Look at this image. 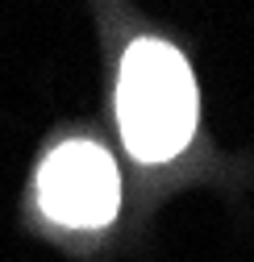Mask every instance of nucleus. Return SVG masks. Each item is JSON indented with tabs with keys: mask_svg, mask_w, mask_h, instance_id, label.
<instances>
[{
	"mask_svg": "<svg viewBox=\"0 0 254 262\" xmlns=\"http://www.w3.org/2000/svg\"><path fill=\"white\" fill-rule=\"evenodd\" d=\"M117 125L130 154L142 162H167L192 142L196 79L175 46L142 38L125 50L117 79Z\"/></svg>",
	"mask_w": 254,
	"mask_h": 262,
	"instance_id": "1",
	"label": "nucleus"
},
{
	"mask_svg": "<svg viewBox=\"0 0 254 262\" xmlns=\"http://www.w3.org/2000/svg\"><path fill=\"white\" fill-rule=\"evenodd\" d=\"M38 204L58 225L75 229L109 225L121 204V179L113 158L92 142L54 146L38 171Z\"/></svg>",
	"mask_w": 254,
	"mask_h": 262,
	"instance_id": "2",
	"label": "nucleus"
}]
</instances>
